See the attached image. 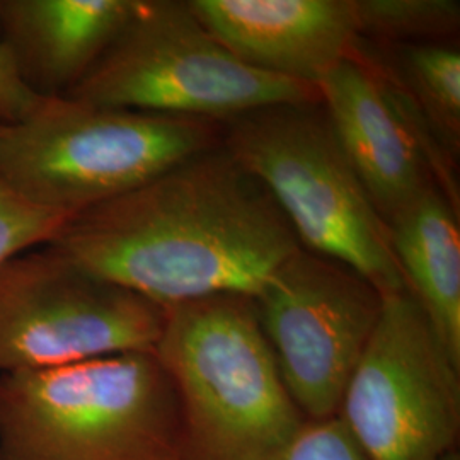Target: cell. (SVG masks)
Here are the masks:
<instances>
[{"mask_svg":"<svg viewBox=\"0 0 460 460\" xmlns=\"http://www.w3.org/2000/svg\"><path fill=\"white\" fill-rule=\"evenodd\" d=\"M45 246L171 307L254 296L300 243L268 190L220 142L66 220Z\"/></svg>","mask_w":460,"mask_h":460,"instance_id":"obj_1","label":"cell"},{"mask_svg":"<svg viewBox=\"0 0 460 460\" xmlns=\"http://www.w3.org/2000/svg\"><path fill=\"white\" fill-rule=\"evenodd\" d=\"M0 460H184L174 382L155 349L0 374Z\"/></svg>","mask_w":460,"mask_h":460,"instance_id":"obj_2","label":"cell"},{"mask_svg":"<svg viewBox=\"0 0 460 460\" xmlns=\"http://www.w3.org/2000/svg\"><path fill=\"white\" fill-rule=\"evenodd\" d=\"M154 349L180 397L184 460H271L307 421L281 380L252 296L165 307Z\"/></svg>","mask_w":460,"mask_h":460,"instance_id":"obj_3","label":"cell"},{"mask_svg":"<svg viewBox=\"0 0 460 460\" xmlns=\"http://www.w3.org/2000/svg\"><path fill=\"white\" fill-rule=\"evenodd\" d=\"M222 142V123L45 98L0 125V186L38 210L74 218Z\"/></svg>","mask_w":460,"mask_h":460,"instance_id":"obj_4","label":"cell"},{"mask_svg":"<svg viewBox=\"0 0 460 460\" xmlns=\"http://www.w3.org/2000/svg\"><path fill=\"white\" fill-rule=\"evenodd\" d=\"M222 146L268 190L300 246L351 266L384 296L408 290L387 224L348 163L321 101L227 119Z\"/></svg>","mask_w":460,"mask_h":460,"instance_id":"obj_5","label":"cell"},{"mask_svg":"<svg viewBox=\"0 0 460 460\" xmlns=\"http://www.w3.org/2000/svg\"><path fill=\"white\" fill-rule=\"evenodd\" d=\"M66 96L217 123L268 106L321 101L314 85L239 60L184 0H140L111 49Z\"/></svg>","mask_w":460,"mask_h":460,"instance_id":"obj_6","label":"cell"},{"mask_svg":"<svg viewBox=\"0 0 460 460\" xmlns=\"http://www.w3.org/2000/svg\"><path fill=\"white\" fill-rule=\"evenodd\" d=\"M165 307L34 247L0 263V374L154 349Z\"/></svg>","mask_w":460,"mask_h":460,"instance_id":"obj_7","label":"cell"},{"mask_svg":"<svg viewBox=\"0 0 460 460\" xmlns=\"http://www.w3.org/2000/svg\"><path fill=\"white\" fill-rule=\"evenodd\" d=\"M336 418L368 460H442L457 450L460 365L410 290L384 296Z\"/></svg>","mask_w":460,"mask_h":460,"instance_id":"obj_8","label":"cell"},{"mask_svg":"<svg viewBox=\"0 0 460 460\" xmlns=\"http://www.w3.org/2000/svg\"><path fill=\"white\" fill-rule=\"evenodd\" d=\"M279 376L307 421L338 416L384 296L351 266L298 247L252 296Z\"/></svg>","mask_w":460,"mask_h":460,"instance_id":"obj_9","label":"cell"},{"mask_svg":"<svg viewBox=\"0 0 460 460\" xmlns=\"http://www.w3.org/2000/svg\"><path fill=\"white\" fill-rule=\"evenodd\" d=\"M239 60L317 87L360 40L355 0H190Z\"/></svg>","mask_w":460,"mask_h":460,"instance_id":"obj_10","label":"cell"},{"mask_svg":"<svg viewBox=\"0 0 460 460\" xmlns=\"http://www.w3.org/2000/svg\"><path fill=\"white\" fill-rule=\"evenodd\" d=\"M317 89L340 147L385 222L435 184L411 125L357 47Z\"/></svg>","mask_w":460,"mask_h":460,"instance_id":"obj_11","label":"cell"},{"mask_svg":"<svg viewBox=\"0 0 460 460\" xmlns=\"http://www.w3.org/2000/svg\"><path fill=\"white\" fill-rule=\"evenodd\" d=\"M140 0H0V41L41 98L66 96L132 21Z\"/></svg>","mask_w":460,"mask_h":460,"instance_id":"obj_12","label":"cell"},{"mask_svg":"<svg viewBox=\"0 0 460 460\" xmlns=\"http://www.w3.org/2000/svg\"><path fill=\"white\" fill-rule=\"evenodd\" d=\"M385 224L408 290L460 365L459 212L431 184Z\"/></svg>","mask_w":460,"mask_h":460,"instance_id":"obj_13","label":"cell"},{"mask_svg":"<svg viewBox=\"0 0 460 460\" xmlns=\"http://www.w3.org/2000/svg\"><path fill=\"white\" fill-rule=\"evenodd\" d=\"M387 49H394L393 66L372 49L410 93L445 152L457 161L460 148L459 47L448 41Z\"/></svg>","mask_w":460,"mask_h":460,"instance_id":"obj_14","label":"cell"},{"mask_svg":"<svg viewBox=\"0 0 460 460\" xmlns=\"http://www.w3.org/2000/svg\"><path fill=\"white\" fill-rule=\"evenodd\" d=\"M363 41L380 47L448 43L460 24L457 0H355Z\"/></svg>","mask_w":460,"mask_h":460,"instance_id":"obj_15","label":"cell"},{"mask_svg":"<svg viewBox=\"0 0 460 460\" xmlns=\"http://www.w3.org/2000/svg\"><path fill=\"white\" fill-rule=\"evenodd\" d=\"M66 222V218L38 210L0 186V263L49 244Z\"/></svg>","mask_w":460,"mask_h":460,"instance_id":"obj_16","label":"cell"},{"mask_svg":"<svg viewBox=\"0 0 460 460\" xmlns=\"http://www.w3.org/2000/svg\"><path fill=\"white\" fill-rule=\"evenodd\" d=\"M271 460H368L362 448L334 416L305 425Z\"/></svg>","mask_w":460,"mask_h":460,"instance_id":"obj_17","label":"cell"},{"mask_svg":"<svg viewBox=\"0 0 460 460\" xmlns=\"http://www.w3.org/2000/svg\"><path fill=\"white\" fill-rule=\"evenodd\" d=\"M43 99L22 79L13 55L0 41V125L9 127L26 119Z\"/></svg>","mask_w":460,"mask_h":460,"instance_id":"obj_18","label":"cell"},{"mask_svg":"<svg viewBox=\"0 0 460 460\" xmlns=\"http://www.w3.org/2000/svg\"><path fill=\"white\" fill-rule=\"evenodd\" d=\"M442 460H460L459 452H457V450H454V452H450L448 456H445Z\"/></svg>","mask_w":460,"mask_h":460,"instance_id":"obj_19","label":"cell"}]
</instances>
